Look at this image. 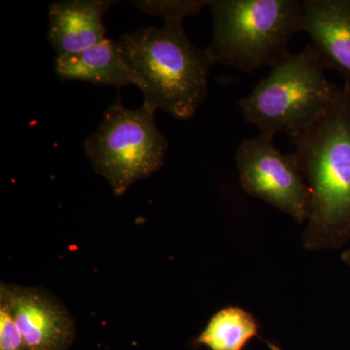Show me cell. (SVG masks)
<instances>
[{
    "label": "cell",
    "instance_id": "6da1fadb",
    "mask_svg": "<svg viewBox=\"0 0 350 350\" xmlns=\"http://www.w3.org/2000/svg\"><path fill=\"white\" fill-rule=\"evenodd\" d=\"M291 139L310 189L304 247L342 248L350 241V81L319 121Z\"/></svg>",
    "mask_w": 350,
    "mask_h": 350
},
{
    "label": "cell",
    "instance_id": "7a4b0ae2",
    "mask_svg": "<svg viewBox=\"0 0 350 350\" xmlns=\"http://www.w3.org/2000/svg\"><path fill=\"white\" fill-rule=\"evenodd\" d=\"M117 43L145 105L175 118L194 116L206 98L215 62L207 48L191 42L183 24L142 27Z\"/></svg>",
    "mask_w": 350,
    "mask_h": 350
},
{
    "label": "cell",
    "instance_id": "3957f363",
    "mask_svg": "<svg viewBox=\"0 0 350 350\" xmlns=\"http://www.w3.org/2000/svg\"><path fill=\"white\" fill-rule=\"evenodd\" d=\"M319 55L308 43L271 68L250 94L239 103L246 122L260 135L290 137L319 121L333 105L340 87L327 78Z\"/></svg>",
    "mask_w": 350,
    "mask_h": 350
},
{
    "label": "cell",
    "instance_id": "277c9868",
    "mask_svg": "<svg viewBox=\"0 0 350 350\" xmlns=\"http://www.w3.org/2000/svg\"><path fill=\"white\" fill-rule=\"evenodd\" d=\"M214 62L241 72L273 68L290 54V40L301 31L299 0H211Z\"/></svg>",
    "mask_w": 350,
    "mask_h": 350
},
{
    "label": "cell",
    "instance_id": "5b68a950",
    "mask_svg": "<svg viewBox=\"0 0 350 350\" xmlns=\"http://www.w3.org/2000/svg\"><path fill=\"white\" fill-rule=\"evenodd\" d=\"M156 111L145 103L130 109L118 96L84 142L94 170L109 182L115 195H123L165 163L169 142L157 126Z\"/></svg>",
    "mask_w": 350,
    "mask_h": 350
},
{
    "label": "cell",
    "instance_id": "8992f818",
    "mask_svg": "<svg viewBox=\"0 0 350 350\" xmlns=\"http://www.w3.org/2000/svg\"><path fill=\"white\" fill-rule=\"evenodd\" d=\"M241 187L295 219L299 224L310 216V189L295 154L276 148L273 138H244L236 155Z\"/></svg>",
    "mask_w": 350,
    "mask_h": 350
},
{
    "label": "cell",
    "instance_id": "52a82bcc",
    "mask_svg": "<svg viewBox=\"0 0 350 350\" xmlns=\"http://www.w3.org/2000/svg\"><path fill=\"white\" fill-rule=\"evenodd\" d=\"M0 304L15 319L29 350H66L75 323L57 301L31 288L1 287Z\"/></svg>",
    "mask_w": 350,
    "mask_h": 350
},
{
    "label": "cell",
    "instance_id": "ba28073f",
    "mask_svg": "<svg viewBox=\"0 0 350 350\" xmlns=\"http://www.w3.org/2000/svg\"><path fill=\"white\" fill-rule=\"evenodd\" d=\"M301 31L319 55L324 68L350 81V0H301Z\"/></svg>",
    "mask_w": 350,
    "mask_h": 350
},
{
    "label": "cell",
    "instance_id": "9c48e42d",
    "mask_svg": "<svg viewBox=\"0 0 350 350\" xmlns=\"http://www.w3.org/2000/svg\"><path fill=\"white\" fill-rule=\"evenodd\" d=\"M117 1L64 0L48 9V39L57 56L75 54L107 40L103 17Z\"/></svg>",
    "mask_w": 350,
    "mask_h": 350
},
{
    "label": "cell",
    "instance_id": "30bf717a",
    "mask_svg": "<svg viewBox=\"0 0 350 350\" xmlns=\"http://www.w3.org/2000/svg\"><path fill=\"white\" fill-rule=\"evenodd\" d=\"M54 70L62 81L90 83L94 86L122 88L135 85L117 40L103 43L75 54L57 56Z\"/></svg>",
    "mask_w": 350,
    "mask_h": 350
},
{
    "label": "cell",
    "instance_id": "8fae6325",
    "mask_svg": "<svg viewBox=\"0 0 350 350\" xmlns=\"http://www.w3.org/2000/svg\"><path fill=\"white\" fill-rule=\"evenodd\" d=\"M259 328L250 312L230 306L211 317L196 344L211 350H243L253 338L259 337Z\"/></svg>",
    "mask_w": 350,
    "mask_h": 350
},
{
    "label": "cell",
    "instance_id": "7c38bea8",
    "mask_svg": "<svg viewBox=\"0 0 350 350\" xmlns=\"http://www.w3.org/2000/svg\"><path fill=\"white\" fill-rule=\"evenodd\" d=\"M142 12L151 16L162 18L165 24H183V21L191 16H196L206 6L209 1L206 0H137L133 1Z\"/></svg>",
    "mask_w": 350,
    "mask_h": 350
},
{
    "label": "cell",
    "instance_id": "4fadbf2b",
    "mask_svg": "<svg viewBox=\"0 0 350 350\" xmlns=\"http://www.w3.org/2000/svg\"><path fill=\"white\" fill-rule=\"evenodd\" d=\"M0 350H29L11 313L0 304Z\"/></svg>",
    "mask_w": 350,
    "mask_h": 350
},
{
    "label": "cell",
    "instance_id": "5bb4252c",
    "mask_svg": "<svg viewBox=\"0 0 350 350\" xmlns=\"http://www.w3.org/2000/svg\"><path fill=\"white\" fill-rule=\"evenodd\" d=\"M342 260L350 268V248L342 253Z\"/></svg>",
    "mask_w": 350,
    "mask_h": 350
}]
</instances>
